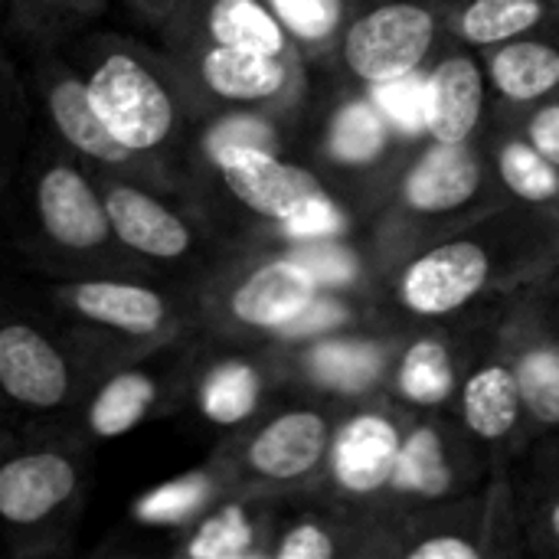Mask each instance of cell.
Returning <instances> with one entry per match:
<instances>
[{
    "instance_id": "cell-1",
    "label": "cell",
    "mask_w": 559,
    "mask_h": 559,
    "mask_svg": "<svg viewBox=\"0 0 559 559\" xmlns=\"http://www.w3.org/2000/svg\"><path fill=\"white\" fill-rule=\"evenodd\" d=\"M82 79L98 118L131 151L160 157L180 138L190 105L167 56L108 36L92 46Z\"/></svg>"
},
{
    "instance_id": "cell-2",
    "label": "cell",
    "mask_w": 559,
    "mask_h": 559,
    "mask_svg": "<svg viewBox=\"0 0 559 559\" xmlns=\"http://www.w3.org/2000/svg\"><path fill=\"white\" fill-rule=\"evenodd\" d=\"M210 164L246 210L278 223L288 239L341 236L347 229V216L328 187L311 170L278 157L272 147H223Z\"/></svg>"
},
{
    "instance_id": "cell-3",
    "label": "cell",
    "mask_w": 559,
    "mask_h": 559,
    "mask_svg": "<svg viewBox=\"0 0 559 559\" xmlns=\"http://www.w3.org/2000/svg\"><path fill=\"white\" fill-rule=\"evenodd\" d=\"M167 62L190 108L219 102L233 108H262L278 102L292 85L288 56H269L239 46L167 49Z\"/></svg>"
},
{
    "instance_id": "cell-4",
    "label": "cell",
    "mask_w": 559,
    "mask_h": 559,
    "mask_svg": "<svg viewBox=\"0 0 559 559\" xmlns=\"http://www.w3.org/2000/svg\"><path fill=\"white\" fill-rule=\"evenodd\" d=\"M39 92H43L46 118L52 121L56 134L62 138V144L72 154H79L92 167L105 170L108 177H124V180H134L144 187L167 183V170L160 167V157L138 154L108 131V124L98 118V111L88 98L82 72L49 66L43 72Z\"/></svg>"
},
{
    "instance_id": "cell-5",
    "label": "cell",
    "mask_w": 559,
    "mask_h": 559,
    "mask_svg": "<svg viewBox=\"0 0 559 559\" xmlns=\"http://www.w3.org/2000/svg\"><path fill=\"white\" fill-rule=\"evenodd\" d=\"M436 43V16L423 3L393 0L367 10L344 33V62L367 82L383 85L423 69Z\"/></svg>"
},
{
    "instance_id": "cell-6",
    "label": "cell",
    "mask_w": 559,
    "mask_h": 559,
    "mask_svg": "<svg viewBox=\"0 0 559 559\" xmlns=\"http://www.w3.org/2000/svg\"><path fill=\"white\" fill-rule=\"evenodd\" d=\"M33 206L43 236L72 255H105L118 246L102 190L72 160H49L39 170Z\"/></svg>"
},
{
    "instance_id": "cell-7",
    "label": "cell",
    "mask_w": 559,
    "mask_h": 559,
    "mask_svg": "<svg viewBox=\"0 0 559 559\" xmlns=\"http://www.w3.org/2000/svg\"><path fill=\"white\" fill-rule=\"evenodd\" d=\"M82 475L62 449H26L0 462V527L13 537L39 534L79 495Z\"/></svg>"
},
{
    "instance_id": "cell-8",
    "label": "cell",
    "mask_w": 559,
    "mask_h": 559,
    "mask_svg": "<svg viewBox=\"0 0 559 559\" xmlns=\"http://www.w3.org/2000/svg\"><path fill=\"white\" fill-rule=\"evenodd\" d=\"M167 49L239 46L288 56L292 39L262 0H183L160 26Z\"/></svg>"
},
{
    "instance_id": "cell-9",
    "label": "cell",
    "mask_w": 559,
    "mask_h": 559,
    "mask_svg": "<svg viewBox=\"0 0 559 559\" xmlns=\"http://www.w3.org/2000/svg\"><path fill=\"white\" fill-rule=\"evenodd\" d=\"M0 390L23 409H59L72 400L75 370L66 350L29 321L0 324Z\"/></svg>"
},
{
    "instance_id": "cell-10",
    "label": "cell",
    "mask_w": 559,
    "mask_h": 559,
    "mask_svg": "<svg viewBox=\"0 0 559 559\" xmlns=\"http://www.w3.org/2000/svg\"><path fill=\"white\" fill-rule=\"evenodd\" d=\"M491 278V255L481 242L452 239L419 259L400 275V301L419 318H442L465 308Z\"/></svg>"
},
{
    "instance_id": "cell-11",
    "label": "cell",
    "mask_w": 559,
    "mask_h": 559,
    "mask_svg": "<svg viewBox=\"0 0 559 559\" xmlns=\"http://www.w3.org/2000/svg\"><path fill=\"white\" fill-rule=\"evenodd\" d=\"M102 197L111 236L124 252L154 262H177L193 249L190 223L177 210H170L151 187L105 174Z\"/></svg>"
},
{
    "instance_id": "cell-12",
    "label": "cell",
    "mask_w": 559,
    "mask_h": 559,
    "mask_svg": "<svg viewBox=\"0 0 559 559\" xmlns=\"http://www.w3.org/2000/svg\"><path fill=\"white\" fill-rule=\"evenodd\" d=\"M318 292H321L318 278L295 255L285 252L239 275L226 288L219 305H223V314L236 328L278 334L285 324H292L305 311V305Z\"/></svg>"
},
{
    "instance_id": "cell-13",
    "label": "cell",
    "mask_w": 559,
    "mask_h": 559,
    "mask_svg": "<svg viewBox=\"0 0 559 559\" xmlns=\"http://www.w3.org/2000/svg\"><path fill=\"white\" fill-rule=\"evenodd\" d=\"M56 298L85 324L128 341H154L170 328L167 298L138 282L85 278L59 285Z\"/></svg>"
},
{
    "instance_id": "cell-14",
    "label": "cell",
    "mask_w": 559,
    "mask_h": 559,
    "mask_svg": "<svg viewBox=\"0 0 559 559\" xmlns=\"http://www.w3.org/2000/svg\"><path fill=\"white\" fill-rule=\"evenodd\" d=\"M400 445L403 436L386 416L357 413L331 436L328 445L331 475L347 495H377L390 488Z\"/></svg>"
},
{
    "instance_id": "cell-15",
    "label": "cell",
    "mask_w": 559,
    "mask_h": 559,
    "mask_svg": "<svg viewBox=\"0 0 559 559\" xmlns=\"http://www.w3.org/2000/svg\"><path fill=\"white\" fill-rule=\"evenodd\" d=\"M331 445V426L314 409H292L269 419L246 445V465L265 481H298L311 475Z\"/></svg>"
},
{
    "instance_id": "cell-16",
    "label": "cell",
    "mask_w": 559,
    "mask_h": 559,
    "mask_svg": "<svg viewBox=\"0 0 559 559\" xmlns=\"http://www.w3.org/2000/svg\"><path fill=\"white\" fill-rule=\"evenodd\" d=\"M481 187V160L468 144L436 141L406 170L400 197L413 213L439 216L465 206Z\"/></svg>"
},
{
    "instance_id": "cell-17",
    "label": "cell",
    "mask_w": 559,
    "mask_h": 559,
    "mask_svg": "<svg viewBox=\"0 0 559 559\" xmlns=\"http://www.w3.org/2000/svg\"><path fill=\"white\" fill-rule=\"evenodd\" d=\"M485 111L481 66L465 56H445L426 75V131L432 141L468 144Z\"/></svg>"
},
{
    "instance_id": "cell-18",
    "label": "cell",
    "mask_w": 559,
    "mask_h": 559,
    "mask_svg": "<svg viewBox=\"0 0 559 559\" xmlns=\"http://www.w3.org/2000/svg\"><path fill=\"white\" fill-rule=\"evenodd\" d=\"M521 409L524 403H521L518 373L504 364H488L475 370L462 390L465 426L485 442H498L511 436L521 419Z\"/></svg>"
},
{
    "instance_id": "cell-19",
    "label": "cell",
    "mask_w": 559,
    "mask_h": 559,
    "mask_svg": "<svg viewBox=\"0 0 559 559\" xmlns=\"http://www.w3.org/2000/svg\"><path fill=\"white\" fill-rule=\"evenodd\" d=\"M495 88L511 102H534L559 85V49L540 39H508L488 56Z\"/></svg>"
},
{
    "instance_id": "cell-20",
    "label": "cell",
    "mask_w": 559,
    "mask_h": 559,
    "mask_svg": "<svg viewBox=\"0 0 559 559\" xmlns=\"http://www.w3.org/2000/svg\"><path fill=\"white\" fill-rule=\"evenodd\" d=\"M308 373L318 386L357 396L367 393L383 377V347L357 337H331L318 341L308 350Z\"/></svg>"
},
{
    "instance_id": "cell-21",
    "label": "cell",
    "mask_w": 559,
    "mask_h": 559,
    "mask_svg": "<svg viewBox=\"0 0 559 559\" xmlns=\"http://www.w3.org/2000/svg\"><path fill=\"white\" fill-rule=\"evenodd\" d=\"M390 138H393V124L377 108V102L370 95L367 98H350L331 118L328 154L337 164H347V167H370L386 154Z\"/></svg>"
},
{
    "instance_id": "cell-22",
    "label": "cell",
    "mask_w": 559,
    "mask_h": 559,
    "mask_svg": "<svg viewBox=\"0 0 559 559\" xmlns=\"http://www.w3.org/2000/svg\"><path fill=\"white\" fill-rule=\"evenodd\" d=\"M157 403V383L144 370H118L98 386L88 406V429L98 439H118L131 432Z\"/></svg>"
},
{
    "instance_id": "cell-23",
    "label": "cell",
    "mask_w": 559,
    "mask_h": 559,
    "mask_svg": "<svg viewBox=\"0 0 559 559\" xmlns=\"http://www.w3.org/2000/svg\"><path fill=\"white\" fill-rule=\"evenodd\" d=\"M259 400H262V377L246 360L216 364L197 390V406L213 426L246 423L259 409Z\"/></svg>"
},
{
    "instance_id": "cell-24",
    "label": "cell",
    "mask_w": 559,
    "mask_h": 559,
    "mask_svg": "<svg viewBox=\"0 0 559 559\" xmlns=\"http://www.w3.org/2000/svg\"><path fill=\"white\" fill-rule=\"evenodd\" d=\"M452 485H455V472L449 465L442 436L432 426L413 429L400 445L390 488L419 498H442L452 491Z\"/></svg>"
},
{
    "instance_id": "cell-25",
    "label": "cell",
    "mask_w": 559,
    "mask_h": 559,
    "mask_svg": "<svg viewBox=\"0 0 559 559\" xmlns=\"http://www.w3.org/2000/svg\"><path fill=\"white\" fill-rule=\"evenodd\" d=\"M544 16V0H468L459 13V36L472 46H501L531 33Z\"/></svg>"
},
{
    "instance_id": "cell-26",
    "label": "cell",
    "mask_w": 559,
    "mask_h": 559,
    "mask_svg": "<svg viewBox=\"0 0 559 559\" xmlns=\"http://www.w3.org/2000/svg\"><path fill=\"white\" fill-rule=\"evenodd\" d=\"M396 390L413 406H442L455 390V364L445 344L436 337L409 344L396 370Z\"/></svg>"
},
{
    "instance_id": "cell-27",
    "label": "cell",
    "mask_w": 559,
    "mask_h": 559,
    "mask_svg": "<svg viewBox=\"0 0 559 559\" xmlns=\"http://www.w3.org/2000/svg\"><path fill=\"white\" fill-rule=\"evenodd\" d=\"M213 491H216V485H213V478L206 472L183 475V478H174V481L147 491L134 504V518L141 524H151V527L183 524V521L197 518L213 501Z\"/></svg>"
},
{
    "instance_id": "cell-28",
    "label": "cell",
    "mask_w": 559,
    "mask_h": 559,
    "mask_svg": "<svg viewBox=\"0 0 559 559\" xmlns=\"http://www.w3.org/2000/svg\"><path fill=\"white\" fill-rule=\"evenodd\" d=\"M183 554L190 559H242L255 554V524L242 504H226L210 514L193 537L187 540Z\"/></svg>"
},
{
    "instance_id": "cell-29",
    "label": "cell",
    "mask_w": 559,
    "mask_h": 559,
    "mask_svg": "<svg viewBox=\"0 0 559 559\" xmlns=\"http://www.w3.org/2000/svg\"><path fill=\"white\" fill-rule=\"evenodd\" d=\"M504 187L527 203H550L559 197V167L550 164L531 141H511L498 154Z\"/></svg>"
},
{
    "instance_id": "cell-30",
    "label": "cell",
    "mask_w": 559,
    "mask_h": 559,
    "mask_svg": "<svg viewBox=\"0 0 559 559\" xmlns=\"http://www.w3.org/2000/svg\"><path fill=\"white\" fill-rule=\"evenodd\" d=\"M518 386H521V403L524 409L544 423L559 426V354L550 347L527 350L518 367Z\"/></svg>"
},
{
    "instance_id": "cell-31",
    "label": "cell",
    "mask_w": 559,
    "mask_h": 559,
    "mask_svg": "<svg viewBox=\"0 0 559 559\" xmlns=\"http://www.w3.org/2000/svg\"><path fill=\"white\" fill-rule=\"evenodd\" d=\"M262 3L285 26L288 39L301 46L328 43L344 20V0H262Z\"/></svg>"
},
{
    "instance_id": "cell-32",
    "label": "cell",
    "mask_w": 559,
    "mask_h": 559,
    "mask_svg": "<svg viewBox=\"0 0 559 559\" xmlns=\"http://www.w3.org/2000/svg\"><path fill=\"white\" fill-rule=\"evenodd\" d=\"M288 255H295L318 278L321 288L350 285L360 275L357 255L337 236H305V239H292Z\"/></svg>"
},
{
    "instance_id": "cell-33",
    "label": "cell",
    "mask_w": 559,
    "mask_h": 559,
    "mask_svg": "<svg viewBox=\"0 0 559 559\" xmlns=\"http://www.w3.org/2000/svg\"><path fill=\"white\" fill-rule=\"evenodd\" d=\"M370 88H373L370 98L386 115L393 131H403L409 138L429 134L426 131V75L419 69L403 75V79H393V82H383V85H370Z\"/></svg>"
},
{
    "instance_id": "cell-34",
    "label": "cell",
    "mask_w": 559,
    "mask_h": 559,
    "mask_svg": "<svg viewBox=\"0 0 559 559\" xmlns=\"http://www.w3.org/2000/svg\"><path fill=\"white\" fill-rule=\"evenodd\" d=\"M10 20L23 33H59L105 10V0H7Z\"/></svg>"
},
{
    "instance_id": "cell-35",
    "label": "cell",
    "mask_w": 559,
    "mask_h": 559,
    "mask_svg": "<svg viewBox=\"0 0 559 559\" xmlns=\"http://www.w3.org/2000/svg\"><path fill=\"white\" fill-rule=\"evenodd\" d=\"M236 144H252V147H272L275 151V128L262 115H252L246 108V111H229V115L216 118L203 134L206 160L213 154H219L223 147H236Z\"/></svg>"
},
{
    "instance_id": "cell-36",
    "label": "cell",
    "mask_w": 559,
    "mask_h": 559,
    "mask_svg": "<svg viewBox=\"0 0 559 559\" xmlns=\"http://www.w3.org/2000/svg\"><path fill=\"white\" fill-rule=\"evenodd\" d=\"M347 318H350V311H347L337 298H331L328 288H321V292L305 305V311H301L292 324H285V328L278 331V337H288V341L318 337V334L337 331Z\"/></svg>"
},
{
    "instance_id": "cell-37",
    "label": "cell",
    "mask_w": 559,
    "mask_h": 559,
    "mask_svg": "<svg viewBox=\"0 0 559 559\" xmlns=\"http://www.w3.org/2000/svg\"><path fill=\"white\" fill-rule=\"evenodd\" d=\"M272 554H275V559H331L334 557V540L318 524H295L275 544Z\"/></svg>"
},
{
    "instance_id": "cell-38",
    "label": "cell",
    "mask_w": 559,
    "mask_h": 559,
    "mask_svg": "<svg viewBox=\"0 0 559 559\" xmlns=\"http://www.w3.org/2000/svg\"><path fill=\"white\" fill-rule=\"evenodd\" d=\"M527 141H531L550 164H557L559 167V105H547V108H540V111L531 118V124H527Z\"/></svg>"
},
{
    "instance_id": "cell-39",
    "label": "cell",
    "mask_w": 559,
    "mask_h": 559,
    "mask_svg": "<svg viewBox=\"0 0 559 559\" xmlns=\"http://www.w3.org/2000/svg\"><path fill=\"white\" fill-rule=\"evenodd\" d=\"M409 559H478L481 550L462 537H452V534H442V537H429L423 544H416L409 554Z\"/></svg>"
},
{
    "instance_id": "cell-40",
    "label": "cell",
    "mask_w": 559,
    "mask_h": 559,
    "mask_svg": "<svg viewBox=\"0 0 559 559\" xmlns=\"http://www.w3.org/2000/svg\"><path fill=\"white\" fill-rule=\"evenodd\" d=\"M7 147H10V79H7V66L0 56V174L7 164Z\"/></svg>"
},
{
    "instance_id": "cell-41",
    "label": "cell",
    "mask_w": 559,
    "mask_h": 559,
    "mask_svg": "<svg viewBox=\"0 0 559 559\" xmlns=\"http://www.w3.org/2000/svg\"><path fill=\"white\" fill-rule=\"evenodd\" d=\"M131 3H134V7H138V13H144L151 23L164 26L183 0H131Z\"/></svg>"
},
{
    "instance_id": "cell-42",
    "label": "cell",
    "mask_w": 559,
    "mask_h": 559,
    "mask_svg": "<svg viewBox=\"0 0 559 559\" xmlns=\"http://www.w3.org/2000/svg\"><path fill=\"white\" fill-rule=\"evenodd\" d=\"M550 527H554V537L559 540V501L554 504V511H550Z\"/></svg>"
}]
</instances>
